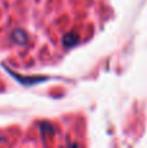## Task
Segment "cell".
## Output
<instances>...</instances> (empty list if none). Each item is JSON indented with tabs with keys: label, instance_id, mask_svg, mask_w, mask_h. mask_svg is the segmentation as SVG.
<instances>
[{
	"label": "cell",
	"instance_id": "cell-4",
	"mask_svg": "<svg viewBox=\"0 0 147 148\" xmlns=\"http://www.w3.org/2000/svg\"><path fill=\"white\" fill-rule=\"evenodd\" d=\"M39 129H41L42 136H47V134H55V129L51 123L48 122H42L39 123Z\"/></svg>",
	"mask_w": 147,
	"mask_h": 148
},
{
	"label": "cell",
	"instance_id": "cell-3",
	"mask_svg": "<svg viewBox=\"0 0 147 148\" xmlns=\"http://www.w3.org/2000/svg\"><path fill=\"white\" fill-rule=\"evenodd\" d=\"M10 39L17 44H26V42H27V35H26V33L23 30L16 29V30H13L12 34H10Z\"/></svg>",
	"mask_w": 147,
	"mask_h": 148
},
{
	"label": "cell",
	"instance_id": "cell-1",
	"mask_svg": "<svg viewBox=\"0 0 147 148\" xmlns=\"http://www.w3.org/2000/svg\"><path fill=\"white\" fill-rule=\"evenodd\" d=\"M4 69L7 70L8 73L10 74V77H13V78L16 79V81L18 82V83H21L22 86H34V84H38L41 83V82H46V81H49L51 78H48V77H26V75H18V74H16L14 72H12L10 69H8L7 66H4Z\"/></svg>",
	"mask_w": 147,
	"mask_h": 148
},
{
	"label": "cell",
	"instance_id": "cell-2",
	"mask_svg": "<svg viewBox=\"0 0 147 148\" xmlns=\"http://www.w3.org/2000/svg\"><path fill=\"white\" fill-rule=\"evenodd\" d=\"M80 40H81L80 35H78L77 33H74V31L67 33L61 39L63 46H64L65 48H73V47H76L78 43H80Z\"/></svg>",
	"mask_w": 147,
	"mask_h": 148
}]
</instances>
